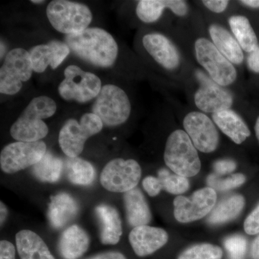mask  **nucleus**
Returning a JSON list of instances; mask_svg holds the SVG:
<instances>
[{
    "instance_id": "nucleus-1",
    "label": "nucleus",
    "mask_w": 259,
    "mask_h": 259,
    "mask_svg": "<svg viewBox=\"0 0 259 259\" xmlns=\"http://www.w3.org/2000/svg\"><path fill=\"white\" fill-rule=\"evenodd\" d=\"M65 41L75 55L99 67H111L118 54L114 37L100 28H88L79 33L66 35Z\"/></svg>"
},
{
    "instance_id": "nucleus-2",
    "label": "nucleus",
    "mask_w": 259,
    "mask_h": 259,
    "mask_svg": "<svg viewBox=\"0 0 259 259\" xmlns=\"http://www.w3.org/2000/svg\"><path fill=\"white\" fill-rule=\"evenodd\" d=\"M56 108L55 101L49 97L32 99L10 127L12 137L22 142L41 141L49 134V127L42 120L52 117Z\"/></svg>"
},
{
    "instance_id": "nucleus-3",
    "label": "nucleus",
    "mask_w": 259,
    "mask_h": 259,
    "mask_svg": "<svg viewBox=\"0 0 259 259\" xmlns=\"http://www.w3.org/2000/svg\"><path fill=\"white\" fill-rule=\"evenodd\" d=\"M163 158L166 166L180 176L189 178L200 171L201 161L197 148L182 130H177L168 136Z\"/></svg>"
},
{
    "instance_id": "nucleus-4",
    "label": "nucleus",
    "mask_w": 259,
    "mask_h": 259,
    "mask_svg": "<svg viewBox=\"0 0 259 259\" xmlns=\"http://www.w3.org/2000/svg\"><path fill=\"white\" fill-rule=\"evenodd\" d=\"M47 15L51 25L66 35L83 31L93 20V13L87 5L68 0L51 1Z\"/></svg>"
},
{
    "instance_id": "nucleus-5",
    "label": "nucleus",
    "mask_w": 259,
    "mask_h": 259,
    "mask_svg": "<svg viewBox=\"0 0 259 259\" xmlns=\"http://www.w3.org/2000/svg\"><path fill=\"white\" fill-rule=\"evenodd\" d=\"M101 119L93 112L82 115L80 122L69 119L65 122L59 132V146L69 158H76L82 152L85 143L103 127Z\"/></svg>"
},
{
    "instance_id": "nucleus-6",
    "label": "nucleus",
    "mask_w": 259,
    "mask_h": 259,
    "mask_svg": "<svg viewBox=\"0 0 259 259\" xmlns=\"http://www.w3.org/2000/svg\"><path fill=\"white\" fill-rule=\"evenodd\" d=\"M92 110L101 119L104 125L115 127L125 123L129 118L131 102L123 90L116 85L107 84L102 87Z\"/></svg>"
},
{
    "instance_id": "nucleus-7",
    "label": "nucleus",
    "mask_w": 259,
    "mask_h": 259,
    "mask_svg": "<svg viewBox=\"0 0 259 259\" xmlns=\"http://www.w3.org/2000/svg\"><path fill=\"white\" fill-rule=\"evenodd\" d=\"M64 79L59 86L60 96L67 101L84 103L96 98L102 90L100 78L79 66L71 65L64 71Z\"/></svg>"
},
{
    "instance_id": "nucleus-8",
    "label": "nucleus",
    "mask_w": 259,
    "mask_h": 259,
    "mask_svg": "<svg viewBox=\"0 0 259 259\" xmlns=\"http://www.w3.org/2000/svg\"><path fill=\"white\" fill-rule=\"evenodd\" d=\"M32 71L28 51L20 48L9 51L0 69V93L16 95L23 88V82L30 79Z\"/></svg>"
},
{
    "instance_id": "nucleus-9",
    "label": "nucleus",
    "mask_w": 259,
    "mask_h": 259,
    "mask_svg": "<svg viewBox=\"0 0 259 259\" xmlns=\"http://www.w3.org/2000/svg\"><path fill=\"white\" fill-rule=\"evenodd\" d=\"M194 49L197 61L208 72L214 82L226 87L236 81V68L218 51L213 42L201 37L196 40Z\"/></svg>"
},
{
    "instance_id": "nucleus-10",
    "label": "nucleus",
    "mask_w": 259,
    "mask_h": 259,
    "mask_svg": "<svg viewBox=\"0 0 259 259\" xmlns=\"http://www.w3.org/2000/svg\"><path fill=\"white\" fill-rule=\"evenodd\" d=\"M141 166L134 159L115 158L105 165L100 175V183L105 190L125 193L136 189L141 180Z\"/></svg>"
},
{
    "instance_id": "nucleus-11",
    "label": "nucleus",
    "mask_w": 259,
    "mask_h": 259,
    "mask_svg": "<svg viewBox=\"0 0 259 259\" xmlns=\"http://www.w3.org/2000/svg\"><path fill=\"white\" fill-rule=\"evenodd\" d=\"M47 152L42 141L12 143L5 146L0 154V166L6 174H14L38 163Z\"/></svg>"
},
{
    "instance_id": "nucleus-12",
    "label": "nucleus",
    "mask_w": 259,
    "mask_h": 259,
    "mask_svg": "<svg viewBox=\"0 0 259 259\" xmlns=\"http://www.w3.org/2000/svg\"><path fill=\"white\" fill-rule=\"evenodd\" d=\"M216 202V191L209 187L196 191L190 197L178 196L174 200L175 219L181 223L198 221L212 212Z\"/></svg>"
},
{
    "instance_id": "nucleus-13",
    "label": "nucleus",
    "mask_w": 259,
    "mask_h": 259,
    "mask_svg": "<svg viewBox=\"0 0 259 259\" xmlns=\"http://www.w3.org/2000/svg\"><path fill=\"white\" fill-rule=\"evenodd\" d=\"M183 125L185 132L197 150L209 153L217 149L219 134L208 116L203 112H191L185 116Z\"/></svg>"
},
{
    "instance_id": "nucleus-14",
    "label": "nucleus",
    "mask_w": 259,
    "mask_h": 259,
    "mask_svg": "<svg viewBox=\"0 0 259 259\" xmlns=\"http://www.w3.org/2000/svg\"><path fill=\"white\" fill-rule=\"evenodd\" d=\"M197 76L200 81V87L194 95V102L197 108L212 114L231 108L233 98L229 92L201 71L197 72Z\"/></svg>"
},
{
    "instance_id": "nucleus-15",
    "label": "nucleus",
    "mask_w": 259,
    "mask_h": 259,
    "mask_svg": "<svg viewBox=\"0 0 259 259\" xmlns=\"http://www.w3.org/2000/svg\"><path fill=\"white\" fill-rule=\"evenodd\" d=\"M168 235L160 228L146 226L134 228L129 234V242L135 253L140 257L147 256L166 244Z\"/></svg>"
},
{
    "instance_id": "nucleus-16",
    "label": "nucleus",
    "mask_w": 259,
    "mask_h": 259,
    "mask_svg": "<svg viewBox=\"0 0 259 259\" xmlns=\"http://www.w3.org/2000/svg\"><path fill=\"white\" fill-rule=\"evenodd\" d=\"M143 45L153 59L164 69L175 70L180 66V53L173 42L162 34L153 32L144 35Z\"/></svg>"
},
{
    "instance_id": "nucleus-17",
    "label": "nucleus",
    "mask_w": 259,
    "mask_h": 259,
    "mask_svg": "<svg viewBox=\"0 0 259 259\" xmlns=\"http://www.w3.org/2000/svg\"><path fill=\"white\" fill-rule=\"evenodd\" d=\"M69 47L66 42L51 40L47 44L35 46L30 49L32 69L36 73L46 71L48 66L57 69L70 54Z\"/></svg>"
},
{
    "instance_id": "nucleus-18",
    "label": "nucleus",
    "mask_w": 259,
    "mask_h": 259,
    "mask_svg": "<svg viewBox=\"0 0 259 259\" xmlns=\"http://www.w3.org/2000/svg\"><path fill=\"white\" fill-rule=\"evenodd\" d=\"M79 211V204L69 194L61 192L51 198L48 218L54 229H62L74 221Z\"/></svg>"
},
{
    "instance_id": "nucleus-19",
    "label": "nucleus",
    "mask_w": 259,
    "mask_h": 259,
    "mask_svg": "<svg viewBox=\"0 0 259 259\" xmlns=\"http://www.w3.org/2000/svg\"><path fill=\"white\" fill-rule=\"evenodd\" d=\"M95 214L100 227L102 244L115 245L122 234V222L117 209L109 204H101L95 207Z\"/></svg>"
},
{
    "instance_id": "nucleus-20",
    "label": "nucleus",
    "mask_w": 259,
    "mask_h": 259,
    "mask_svg": "<svg viewBox=\"0 0 259 259\" xmlns=\"http://www.w3.org/2000/svg\"><path fill=\"white\" fill-rule=\"evenodd\" d=\"M90 244L88 233L81 227L73 225L63 232L58 248L63 258L78 259L88 251Z\"/></svg>"
},
{
    "instance_id": "nucleus-21",
    "label": "nucleus",
    "mask_w": 259,
    "mask_h": 259,
    "mask_svg": "<svg viewBox=\"0 0 259 259\" xmlns=\"http://www.w3.org/2000/svg\"><path fill=\"white\" fill-rule=\"evenodd\" d=\"M212 117L215 125L235 144H243L250 136L244 120L231 109L212 114Z\"/></svg>"
},
{
    "instance_id": "nucleus-22",
    "label": "nucleus",
    "mask_w": 259,
    "mask_h": 259,
    "mask_svg": "<svg viewBox=\"0 0 259 259\" xmlns=\"http://www.w3.org/2000/svg\"><path fill=\"white\" fill-rule=\"evenodd\" d=\"M124 204L127 223L136 227L148 225L152 219L151 209L144 194L139 189L124 193Z\"/></svg>"
},
{
    "instance_id": "nucleus-23",
    "label": "nucleus",
    "mask_w": 259,
    "mask_h": 259,
    "mask_svg": "<svg viewBox=\"0 0 259 259\" xmlns=\"http://www.w3.org/2000/svg\"><path fill=\"white\" fill-rule=\"evenodd\" d=\"M20 259H56L44 240L29 230L18 232L15 236Z\"/></svg>"
},
{
    "instance_id": "nucleus-24",
    "label": "nucleus",
    "mask_w": 259,
    "mask_h": 259,
    "mask_svg": "<svg viewBox=\"0 0 259 259\" xmlns=\"http://www.w3.org/2000/svg\"><path fill=\"white\" fill-rule=\"evenodd\" d=\"M209 32L213 44L228 60L233 64H242L244 56L241 47L226 29L219 25H211Z\"/></svg>"
},
{
    "instance_id": "nucleus-25",
    "label": "nucleus",
    "mask_w": 259,
    "mask_h": 259,
    "mask_svg": "<svg viewBox=\"0 0 259 259\" xmlns=\"http://www.w3.org/2000/svg\"><path fill=\"white\" fill-rule=\"evenodd\" d=\"M245 199L241 194H233L215 205L209 213L207 222L213 226H219L238 218L244 208Z\"/></svg>"
},
{
    "instance_id": "nucleus-26",
    "label": "nucleus",
    "mask_w": 259,
    "mask_h": 259,
    "mask_svg": "<svg viewBox=\"0 0 259 259\" xmlns=\"http://www.w3.org/2000/svg\"><path fill=\"white\" fill-rule=\"evenodd\" d=\"M228 23L242 50L250 54L258 49V39L246 17L233 15L230 18Z\"/></svg>"
},
{
    "instance_id": "nucleus-27",
    "label": "nucleus",
    "mask_w": 259,
    "mask_h": 259,
    "mask_svg": "<svg viewBox=\"0 0 259 259\" xmlns=\"http://www.w3.org/2000/svg\"><path fill=\"white\" fill-rule=\"evenodd\" d=\"M65 169L68 180L74 185L88 186L95 180V168L92 163L82 158L68 157Z\"/></svg>"
},
{
    "instance_id": "nucleus-28",
    "label": "nucleus",
    "mask_w": 259,
    "mask_h": 259,
    "mask_svg": "<svg viewBox=\"0 0 259 259\" xmlns=\"http://www.w3.org/2000/svg\"><path fill=\"white\" fill-rule=\"evenodd\" d=\"M63 169L64 163L61 158L47 151L42 159L34 165L32 173L41 182L55 183L61 178Z\"/></svg>"
},
{
    "instance_id": "nucleus-29",
    "label": "nucleus",
    "mask_w": 259,
    "mask_h": 259,
    "mask_svg": "<svg viewBox=\"0 0 259 259\" xmlns=\"http://www.w3.org/2000/svg\"><path fill=\"white\" fill-rule=\"evenodd\" d=\"M169 6V0H141L136 7V14L141 21L154 23L161 18L165 8Z\"/></svg>"
},
{
    "instance_id": "nucleus-30",
    "label": "nucleus",
    "mask_w": 259,
    "mask_h": 259,
    "mask_svg": "<svg viewBox=\"0 0 259 259\" xmlns=\"http://www.w3.org/2000/svg\"><path fill=\"white\" fill-rule=\"evenodd\" d=\"M158 178L161 181L163 190L168 193L179 195L185 193L190 189L188 178L170 173L165 168H161L158 171Z\"/></svg>"
},
{
    "instance_id": "nucleus-31",
    "label": "nucleus",
    "mask_w": 259,
    "mask_h": 259,
    "mask_svg": "<svg viewBox=\"0 0 259 259\" xmlns=\"http://www.w3.org/2000/svg\"><path fill=\"white\" fill-rule=\"evenodd\" d=\"M223 250L210 243L192 245L180 253L177 259H222Z\"/></svg>"
},
{
    "instance_id": "nucleus-32",
    "label": "nucleus",
    "mask_w": 259,
    "mask_h": 259,
    "mask_svg": "<svg viewBox=\"0 0 259 259\" xmlns=\"http://www.w3.org/2000/svg\"><path fill=\"white\" fill-rule=\"evenodd\" d=\"M246 178L242 174H235L226 179L221 178V176L212 174L207 178V184L209 187L213 190L226 192L233 190L245 183Z\"/></svg>"
},
{
    "instance_id": "nucleus-33",
    "label": "nucleus",
    "mask_w": 259,
    "mask_h": 259,
    "mask_svg": "<svg viewBox=\"0 0 259 259\" xmlns=\"http://www.w3.org/2000/svg\"><path fill=\"white\" fill-rule=\"evenodd\" d=\"M247 245L246 239L240 235L229 236L224 241L225 248L231 259H244Z\"/></svg>"
},
{
    "instance_id": "nucleus-34",
    "label": "nucleus",
    "mask_w": 259,
    "mask_h": 259,
    "mask_svg": "<svg viewBox=\"0 0 259 259\" xmlns=\"http://www.w3.org/2000/svg\"><path fill=\"white\" fill-rule=\"evenodd\" d=\"M244 231L248 235L259 234V204L245 220Z\"/></svg>"
},
{
    "instance_id": "nucleus-35",
    "label": "nucleus",
    "mask_w": 259,
    "mask_h": 259,
    "mask_svg": "<svg viewBox=\"0 0 259 259\" xmlns=\"http://www.w3.org/2000/svg\"><path fill=\"white\" fill-rule=\"evenodd\" d=\"M143 187L150 197H156L163 190L161 181L158 177L148 176L142 182Z\"/></svg>"
},
{
    "instance_id": "nucleus-36",
    "label": "nucleus",
    "mask_w": 259,
    "mask_h": 259,
    "mask_svg": "<svg viewBox=\"0 0 259 259\" xmlns=\"http://www.w3.org/2000/svg\"><path fill=\"white\" fill-rule=\"evenodd\" d=\"M236 161L232 159L218 160L213 164V168L215 171V175L218 176L231 174L236 170Z\"/></svg>"
},
{
    "instance_id": "nucleus-37",
    "label": "nucleus",
    "mask_w": 259,
    "mask_h": 259,
    "mask_svg": "<svg viewBox=\"0 0 259 259\" xmlns=\"http://www.w3.org/2000/svg\"><path fill=\"white\" fill-rule=\"evenodd\" d=\"M202 3L207 9L214 13H221L226 10L229 4L227 0H204Z\"/></svg>"
},
{
    "instance_id": "nucleus-38",
    "label": "nucleus",
    "mask_w": 259,
    "mask_h": 259,
    "mask_svg": "<svg viewBox=\"0 0 259 259\" xmlns=\"http://www.w3.org/2000/svg\"><path fill=\"white\" fill-rule=\"evenodd\" d=\"M0 259H15V245L10 241L0 242Z\"/></svg>"
},
{
    "instance_id": "nucleus-39",
    "label": "nucleus",
    "mask_w": 259,
    "mask_h": 259,
    "mask_svg": "<svg viewBox=\"0 0 259 259\" xmlns=\"http://www.w3.org/2000/svg\"><path fill=\"white\" fill-rule=\"evenodd\" d=\"M248 67L251 71L259 73V47L256 50L250 53L248 57Z\"/></svg>"
},
{
    "instance_id": "nucleus-40",
    "label": "nucleus",
    "mask_w": 259,
    "mask_h": 259,
    "mask_svg": "<svg viewBox=\"0 0 259 259\" xmlns=\"http://www.w3.org/2000/svg\"><path fill=\"white\" fill-rule=\"evenodd\" d=\"M86 259H127L125 255L120 252L107 251L104 253H98V254L93 255Z\"/></svg>"
},
{
    "instance_id": "nucleus-41",
    "label": "nucleus",
    "mask_w": 259,
    "mask_h": 259,
    "mask_svg": "<svg viewBox=\"0 0 259 259\" xmlns=\"http://www.w3.org/2000/svg\"><path fill=\"white\" fill-rule=\"evenodd\" d=\"M250 256L252 259H259V234L252 243Z\"/></svg>"
},
{
    "instance_id": "nucleus-42",
    "label": "nucleus",
    "mask_w": 259,
    "mask_h": 259,
    "mask_svg": "<svg viewBox=\"0 0 259 259\" xmlns=\"http://www.w3.org/2000/svg\"><path fill=\"white\" fill-rule=\"evenodd\" d=\"M0 207H1V209H0V213H1V215H0V223H1V227L3 226V224L6 221L7 218H8V209L7 208L6 205L3 202H0Z\"/></svg>"
},
{
    "instance_id": "nucleus-43",
    "label": "nucleus",
    "mask_w": 259,
    "mask_h": 259,
    "mask_svg": "<svg viewBox=\"0 0 259 259\" xmlns=\"http://www.w3.org/2000/svg\"><path fill=\"white\" fill-rule=\"evenodd\" d=\"M242 4L246 5L252 8H259V0H243L240 2Z\"/></svg>"
},
{
    "instance_id": "nucleus-44",
    "label": "nucleus",
    "mask_w": 259,
    "mask_h": 259,
    "mask_svg": "<svg viewBox=\"0 0 259 259\" xmlns=\"http://www.w3.org/2000/svg\"><path fill=\"white\" fill-rule=\"evenodd\" d=\"M255 136H256L257 139H258L259 142V117L257 118L256 122H255Z\"/></svg>"
},
{
    "instance_id": "nucleus-45",
    "label": "nucleus",
    "mask_w": 259,
    "mask_h": 259,
    "mask_svg": "<svg viewBox=\"0 0 259 259\" xmlns=\"http://www.w3.org/2000/svg\"><path fill=\"white\" fill-rule=\"evenodd\" d=\"M3 46H4V44H3V42H1V59L3 58V56L4 55L5 51V49L3 48Z\"/></svg>"
},
{
    "instance_id": "nucleus-46",
    "label": "nucleus",
    "mask_w": 259,
    "mask_h": 259,
    "mask_svg": "<svg viewBox=\"0 0 259 259\" xmlns=\"http://www.w3.org/2000/svg\"><path fill=\"white\" fill-rule=\"evenodd\" d=\"M45 1H42V0H32L31 1L32 3H34V4H40V3H44Z\"/></svg>"
}]
</instances>
